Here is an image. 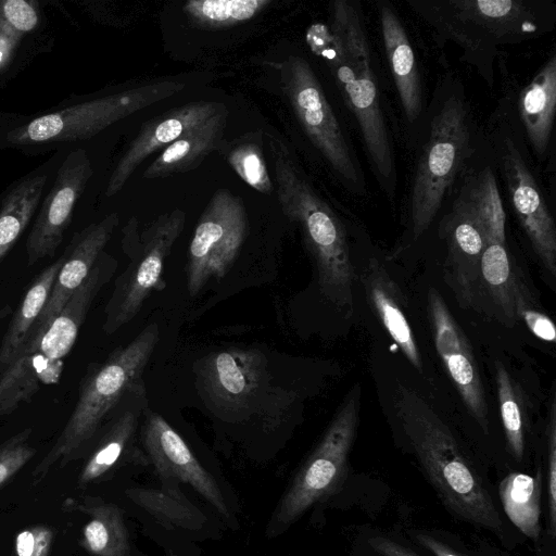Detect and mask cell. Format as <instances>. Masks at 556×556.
I'll return each mask as SVG.
<instances>
[{
	"label": "cell",
	"instance_id": "obj_1",
	"mask_svg": "<svg viewBox=\"0 0 556 556\" xmlns=\"http://www.w3.org/2000/svg\"><path fill=\"white\" fill-rule=\"evenodd\" d=\"M311 51L332 72L344 101L353 113L376 173L390 192L394 157L380 108L371 56L356 2L331 3L329 24L314 23L306 31Z\"/></svg>",
	"mask_w": 556,
	"mask_h": 556
},
{
	"label": "cell",
	"instance_id": "obj_2",
	"mask_svg": "<svg viewBox=\"0 0 556 556\" xmlns=\"http://www.w3.org/2000/svg\"><path fill=\"white\" fill-rule=\"evenodd\" d=\"M394 409L444 503L464 519L500 532L502 520L489 492L435 409L415 390L402 384L396 388Z\"/></svg>",
	"mask_w": 556,
	"mask_h": 556
},
{
	"label": "cell",
	"instance_id": "obj_3",
	"mask_svg": "<svg viewBox=\"0 0 556 556\" xmlns=\"http://www.w3.org/2000/svg\"><path fill=\"white\" fill-rule=\"evenodd\" d=\"M159 341L155 324L113 351L101 364H92L83 377L76 405L52 447L35 466L30 486L39 484L58 466L77 458L118 404L143 387L142 374Z\"/></svg>",
	"mask_w": 556,
	"mask_h": 556
},
{
	"label": "cell",
	"instance_id": "obj_4",
	"mask_svg": "<svg viewBox=\"0 0 556 556\" xmlns=\"http://www.w3.org/2000/svg\"><path fill=\"white\" fill-rule=\"evenodd\" d=\"M268 144L281 210L302 231L317 268L323 294L350 316L353 311L354 274L344 229L283 144L271 136Z\"/></svg>",
	"mask_w": 556,
	"mask_h": 556
},
{
	"label": "cell",
	"instance_id": "obj_5",
	"mask_svg": "<svg viewBox=\"0 0 556 556\" xmlns=\"http://www.w3.org/2000/svg\"><path fill=\"white\" fill-rule=\"evenodd\" d=\"M115 268V260L102 252L60 314L46 328L26 337L0 375V418L28 403L41 387L59 381L64 358L76 342L91 303Z\"/></svg>",
	"mask_w": 556,
	"mask_h": 556
},
{
	"label": "cell",
	"instance_id": "obj_6",
	"mask_svg": "<svg viewBox=\"0 0 556 556\" xmlns=\"http://www.w3.org/2000/svg\"><path fill=\"white\" fill-rule=\"evenodd\" d=\"M180 208L159 215L141 232L131 217L123 229V250L129 257L125 270L117 277L105 305L102 329L112 334L129 323L154 290L164 287L163 269L172 248L186 223Z\"/></svg>",
	"mask_w": 556,
	"mask_h": 556
},
{
	"label": "cell",
	"instance_id": "obj_7",
	"mask_svg": "<svg viewBox=\"0 0 556 556\" xmlns=\"http://www.w3.org/2000/svg\"><path fill=\"white\" fill-rule=\"evenodd\" d=\"M359 421V387L348 393L316 448L294 476L267 528L275 536L331 494L346 473Z\"/></svg>",
	"mask_w": 556,
	"mask_h": 556
},
{
	"label": "cell",
	"instance_id": "obj_8",
	"mask_svg": "<svg viewBox=\"0 0 556 556\" xmlns=\"http://www.w3.org/2000/svg\"><path fill=\"white\" fill-rule=\"evenodd\" d=\"M469 151L468 115L463 101L450 97L432 118L410 195V228L418 239L440 210Z\"/></svg>",
	"mask_w": 556,
	"mask_h": 556
},
{
	"label": "cell",
	"instance_id": "obj_9",
	"mask_svg": "<svg viewBox=\"0 0 556 556\" xmlns=\"http://www.w3.org/2000/svg\"><path fill=\"white\" fill-rule=\"evenodd\" d=\"M184 88V83L163 80L65 106L11 130L8 140L15 146H27L89 139L122 118Z\"/></svg>",
	"mask_w": 556,
	"mask_h": 556
},
{
	"label": "cell",
	"instance_id": "obj_10",
	"mask_svg": "<svg viewBox=\"0 0 556 556\" xmlns=\"http://www.w3.org/2000/svg\"><path fill=\"white\" fill-rule=\"evenodd\" d=\"M435 28L469 52L522 39L539 30L532 8L520 0H451L412 3Z\"/></svg>",
	"mask_w": 556,
	"mask_h": 556
},
{
	"label": "cell",
	"instance_id": "obj_11",
	"mask_svg": "<svg viewBox=\"0 0 556 556\" xmlns=\"http://www.w3.org/2000/svg\"><path fill=\"white\" fill-rule=\"evenodd\" d=\"M242 199L218 189L201 214L188 251L187 290L197 295L212 278H222L237 258L248 235Z\"/></svg>",
	"mask_w": 556,
	"mask_h": 556
},
{
	"label": "cell",
	"instance_id": "obj_12",
	"mask_svg": "<svg viewBox=\"0 0 556 556\" xmlns=\"http://www.w3.org/2000/svg\"><path fill=\"white\" fill-rule=\"evenodd\" d=\"M279 70L283 90L312 143L344 181L359 187L358 165L309 63L290 55Z\"/></svg>",
	"mask_w": 556,
	"mask_h": 556
},
{
	"label": "cell",
	"instance_id": "obj_13",
	"mask_svg": "<svg viewBox=\"0 0 556 556\" xmlns=\"http://www.w3.org/2000/svg\"><path fill=\"white\" fill-rule=\"evenodd\" d=\"M207 401L219 413L247 414L269 382L267 361L256 350L230 349L207 355L197 369Z\"/></svg>",
	"mask_w": 556,
	"mask_h": 556
},
{
	"label": "cell",
	"instance_id": "obj_14",
	"mask_svg": "<svg viewBox=\"0 0 556 556\" xmlns=\"http://www.w3.org/2000/svg\"><path fill=\"white\" fill-rule=\"evenodd\" d=\"M92 175L93 168L85 150H74L65 157L28 233V266L54 256L72 222L75 205Z\"/></svg>",
	"mask_w": 556,
	"mask_h": 556
},
{
	"label": "cell",
	"instance_id": "obj_15",
	"mask_svg": "<svg viewBox=\"0 0 556 556\" xmlns=\"http://www.w3.org/2000/svg\"><path fill=\"white\" fill-rule=\"evenodd\" d=\"M140 426V440L148 460L160 480L189 484L223 517L230 511L214 477L200 464L187 443L157 413L146 408Z\"/></svg>",
	"mask_w": 556,
	"mask_h": 556
},
{
	"label": "cell",
	"instance_id": "obj_16",
	"mask_svg": "<svg viewBox=\"0 0 556 556\" xmlns=\"http://www.w3.org/2000/svg\"><path fill=\"white\" fill-rule=\"evenodd\" d=\"M428 312L437 352L470 415L489 431L488 405L467 338L435 289L428 292Z\"/></svg>",
	"mask_w": 556,
	"mask_h": 556
},
{
	"label": "cell",
	"instance_id": "obj_17",
	"mask_svg": "<svg viewBox=\"0 0 556 556\" xmlns=\"http://www.w3.org/2000/svg\"><path fill=\"white\" fill-rule=\"evenodd\" d=\"M514 210L532 248L551 276L556 274V228L536 181L515 144L502 156Z\"/></svg>",
	"mask_w": 556,
	"mask_h": 556
},
{
	"label": "cell",
	"instance_id": "obj_18",
	"mask_svg": "<svg viewBox=\"0 0 556 556\" xmlns=\"http://www.w3.org/2000/svg\"><path fill=\"white\" fill-rule=\"evenodd\" d=\"M225 105L215 101H195L175 108L142 124L118 160L105 188V195L113 197L152 153L164 150L184 134L199 126Z\"/></svg>",
	"mask_w": 556,
	"mask_h": 556
},
{
	"label": "cell",
	"instance_id": "obj_19",
	"mask_svg": "<svg viewBox=\"0 0 556 556\" xmlns=\"http://www.w3.org/2000/svg\"><path fill=\"white\" fill-rule=\"evenodd\" d=\"M118 222V214L113 212L73 236L48 301L29 333L42 330L60 314L97 263Z\"/></svg>",
	"mask_w": 556,
	"mask_h": 556
},
{
	"label": "cell",
	"instance_id": "obj_20",
	"mask_svg": "<svg viewBox=\"0 0 556 556\" xmlns=\"http://www.w3.org/2000/svg\"><path fill=\"white\" fill-rule=\"evenodd\" d=\"M147 407L144 386L125 399L123 409L113 418L84 464L77 479L79 489L103 480L123 458L139 456L135 441L140 417Z\"/></svg>",
	"mask_w": 556,
	"mask_h": 556
},
{
	"label": "cell",
	"instance_id": "obj_21",
	"mask_svg": "<svg viewBox=\"0 0 556 556\" xmlns=\"http://www.w3.org/2000/svg\"><path fill=\"white\" fill-rule=\"evenodd\" d=\"M67 511L89 517L81 528L79 545L92 556H131L124 511L99 496L67 497L62 503Z\"/></svg>",
	"mask_w": 556,
	"mask_h": 556
},
{
	"label": "cell",
	"instance_id": "obj_22",
	"mask_svg": "<svg viewBox=\"0 0 556 556\" xmlns=\"http://www.w3.org/2000/svg\"><path fill=\"white\" fill-rule=\"evenodd\" d=\"M225 106L166 147L146 168L144 179L168 177L197 168L223 142L228 119Z\"/></svg>",
	"mask_w": 556,
	"mask_h": 556
},
{
	"label": "cell",
	"instance_id": "obj_23",
	"mask_svg": "<svg viewBox=\"0 0 556 556\" xmlns=\"http://www.w3.org/2000/svg\"><path fill=\"white\" fill-rule=\"evenodd\" d=\"M379 21L387 58L402 108L409 122L421 113V88L414 51L394 10L384 2L378 4Z\"/></svg>",
	"mask_w": 556,
	"mask_h": 556
},
{
	"label": "cell",
	"instance_id": "obj_24",
	"mask_svg": "<svg viewBox=\"0 0 556 556\" xmlns=\"http://www.w3.org/2000/svg\"><path fill=\"white\" fill-rule=\"evenodd\" d=\"M364 286L384 329L407 361L422 371L420 353L408 319L403 311L399 289L386 268L370 258L364 273Z\"/></svg>",
	"mask_w": 556,
	"mask_h": 556
},
{
	"label": "cell",
	"instance_id": "obj_25",
	"mask_svg": "<svg viewBox=\"0 0 556 556\" xmlns=\"http://www.w3.org/2000/svg\"><path fill=\"white\" fill-rule=\"evenodd\" d=\"M445 235L458 285L466 291L476 279L488 239L478 216L465 198L455 203L446 223Z\"/></svg>",
	"mask_w": 556,
	"mask_h": 556
},
{
	"label": "cell",
	"instance_id": "obj_26",
	"mask_svg": "<svg viewBox=\"0 0 556 556\" xmlns=\"http://www.w3.org/2000/svg\"><path fill=\"white\" fill-rule=\"evenodd\" d=\"M520 115L538 154L545 152L556 108V56L553 54L520 94Z\"/></svg>",
	"mask_w": 556,
	"mask_h": 556
},
{
	"label": "cell",
	"instance_id": "obj_27",
	"mask_svg": "<svg viewBox=\"0 0 556 556\" xmlns=\"http://www.w3.org/2000/svg\"><path fill=\"white\" fill-rule=\"evenodd\" d=\"M125 494L167 529L194 531L206 522V516L182 493L175 480H162L160 488H129Z\"/></svg>",
	"mask_w": 556,
	"mask_h": 556
},
{
	"label": "cell",
	"instance_id": "obj_28",
	"mask_svg": "<svg viewBox=\"0 0 556 556\" xmlns=\"http://www.w3.org/2000/svg\"><path fill=\"white\" fill-rule=\"evenodd\" d=\"M65 254L46 267L34 279L15 311L0 345V375L10 365L42 312Z\"/></svg>",
	"mask_w": 556,
	"mask_h": 556
},
{
	"label": "cell",
	"instance_id": "obj_29",
	"mask_svg": "<svg viewBox=\"0 0 556 556\" xmlns=\"http://www.w3.org/2000/svg\"><path fill=\"white\" fill-rule=\"evenodd\" d=\"M46 182L43 174L26 177L4 197L0 206V264L31 220Z\"/></svg>",
	"mask_w": 556,
	"mask_h": 556
},
{
	"label": "cell",
	"instance_id": "obj_30",
	"mask_svg": "<svg viewBox=\"0 0 556 556\" xmlns=\"http://www.w3.org/2000/svg\"><path fill=\"white\" fill-rule=\"evenodd\" d=\"M500 497L509 520L528 538L540 534L542 471L535 476L513 472L500 483Z\"/></svg>",
	"mask_w": 556,
	"mask_h": 556
},
{
	"label": "cell",
	"instance_id": "obj_31",
	"mask_svg": "<svg viewBox=\"0 0 556 556\" xmlns=\"http://www.w3.org/2000/svg\"><path fill=\"white\" fill-rule=\"evenodd\" d=\"M270 0H190L182 10L190 22L206 29H222L252 20Z\"/></svg>",
	"mask_w": 556,
	"mask_h": 556
},
{
	"label": "cell",
	"instance_id": "obj_32",
	"mask_svg": "<svg viewBox=\"0 0 556 556\" xmlns=\"http://www.w3.org/2000/svg\"><path fill=\"white\" fill-rule=\"evenodd\" d=\"M465 199L478 216L488 243L505 245V211L496 179L490 168H484L478 175Z\"/></svg>",
	"mask_w": 556,
	"mask_h": 556
},
{
	"label": "cell",
	"instance_id": "obj_33",
	"mask_svg": "<svg viewBox=\"0 0 556 556\" xmlns=\"http://www.w3.org/2000/svg\"><path fill=\"white\" fill-rule=\"evenodd\" d=\"M486 291L508 319H515L514 288L517 280L505 245L488 243L480 258Z\"/></svg>",
	"mask_w": 556,
	"mask_h": 556
},
{
	"label": "cell",
	"instance_id": "obj_34",
	"mask_svg": "<svg viewBox=\"0 0 556 556\" xmlns=\"http://www.w3.org/2000/svg\"><path fill=\"white\" fill-rule=\"evenodd\" d=\"M495 382L507 443L513 456L521 460L525 453V415L521 397L515 381L501 363H496L495 366Z\"/></svg>",
	"mask_w": 556,
	"mask_h": 556
},
{
	"label": "cell",
	"instance_id": "obj_35",
	"mask_svg": "<svg viewBox=\"0 0 556 556\" xmlns=\"http://www.w3.org/2000/svg\"><path fill=\"white\" fill-rule=\"evenodd\" d=\"M257 136V135H256ZM251 134L238 140L227 154V160L235 172L256 191L270 194L273 181L261 146V138Z\"/></svg>",
	"mask_w": 556,
	"mask_h": 556
},
{
	"label": "cell",
	"instance_id": "obj_36",
	"mask_svg": "<svg viewBox=\"0 0 556 556\" xmlns=\"http://www.w3.org/2000/svg\"><path fill=\"white\" fill-rule=\"evenodd\" d=\"M31 433V428H25L0 443V489L36 455Z\"/></svg>",
	"mask_w": 556,
	"mask_h": 556
},
{
	"label": "cell",
	"instance_id": "obj_37",
	"mask_svg": "<svg viewBox=\"0 0 556 556\" xmlns=\"http://www.w3.org/2000/svg\"><path fill=\"white\" fill-rule=\"evenodd\" d=\"M514 303L516 317L519 316L535 337L546 342L555 341L556 331L553 320L531 305L527 289L518 278L514 288Z\"/></svg>",
	"mask_w": 556,
	"mask_h": 556
},
{
	"label": "cell",
	"instance_id": "obj_38",
	"mask_svg": "<svg viewBox=\"0 0 556 556\" xmlns=\"http://www.w3.org/2000/svg\"><path fill=\"white\" fill-rule=\"evenodd\" d=\"M54 538L55 530L49 526L25 528L15 535V556H49Z\"/></svg>",
	"mask_w": 556,
	"mask_h": 556
},
{
	"label": "cell",
	"instance_id": "obj_39",
	"mask_svg": "<svg viewBox=\"0 0 556 556\" xmlns=\"http://www.w3.org/2000/svg\"><path fill=\"white\" fill-rule=\"evenodd\" d=\"M547 435V473H548V518L553 536L556 531V401L553 392L549 403Z\"/></svg>",
	"mask_w": 556,
	"mask_h": 556
},
{
	"label": "cell",
	"instance_id": "obj_40",
	"mask_svg": "<svg viewBox=\"0 0 556 556\" xmlns=\"http://www.w3.org/2000/svg\"><path fill=\"white\" fill-rule=\"evenodd\" d=\"M1 14L5 23L17 31H29L38 23V14L33 2L7 0L1 3Z\"/></svg>",
	"mask_w": 556,
	"mask_h": 556
},
{
	"label": "cell",
	"instance_id": "obj_41",
	"mask_svg": "<svg viewBox=\"0 0 556 556\" xmlns=\"http://www.w3.org/2000/svg\"><path fill=\"white\" fill-rule=\"evenodd\" d=\"M372 549L382 556H419L414 551L383 536H375L368 540Z\"/></svg>",
	"mask_w": 556,
	"mask_h": 556
},
{
	"label": "cell",
	"instance_id": "obj_42",
	"mask_svg": "<svg viewBox=\"0 0 556 556\" xmlns=\"http://www.w3.org/2000/svg\"><path fill=\"white\" fill-rule=\"evenodd\" d=\"M417 541L427 549H429L434 556H459L446 545L437 541L435 539L427 535V534H418L416 536Z\"/></svg>",
	"mask_w": 556,
	"mask_h": 556
},
{
	"label": "cell",
	"instance_id": "obj_43",
	"mask_svg": "<svg viewBox=\"0 0 556 556\" xmlns=\"http://www.w3.org/2000/svg\"><path fill=\"white\" fill-rule=\"evenodd\" d=\"M12 313V307L9 304L3 305L0 307V323Z\"/></svg>",
	"mask_w": 556,
	"mask_h": 556
}]
</instances>
